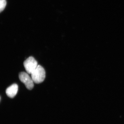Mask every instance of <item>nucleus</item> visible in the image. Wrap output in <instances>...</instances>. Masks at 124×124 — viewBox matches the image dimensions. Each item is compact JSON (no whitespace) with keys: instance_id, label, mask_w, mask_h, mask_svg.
I'll return each mask as SVG.
<instances>
[{"instance_id":"obj_3","label":"nucleus","mask_w":124,"mask_h":124,"mask_svg":"<svg viewBox=\"0 0 124 124\" xmlns=\"http://www.w3.org/2000/svg\"><path fill=\"white\" fill-rule=\"evenodd\" d=\"M20 80L25 85L28 89L31 90L34 87L33 81L31 77H30L28 73L22 72H20L19 75Z\"/></svg>"},{"instance_id":"obj_6","label":"nucleus","mask_w":124,"mask_h":124,"mask_svg":"<svg viewBox=\"0 0 124 124\" xmlns=\"http://www.w3.org/2000/svg\"></svg>"},{"instance_id":"obj_4","label":"nucleus","mask_w":124,"mask_h":124,"mask_svg":"<svg viewBox=\"0 0 124 124\" xmlns=\"http://www.w3.org/2000/svg\"><path fill=\"white\" fill-rule=\"evenodd\" d=\"M18 88V85L16 84H14L9 86L6 90V93L7 96L11 98L14 97L17 93Z\"/></svg>"},{"instance_id":"obj_2","label":"nucleus","mask_w":124,"mask_h":124,"mask_svg":"<svg viewBox=\"0 0 124 124\" xmlns=\"http://www.w3.org/2000/svg\"><path fill=\"white\" fill-rule=\"evenodd\" d=\"M23 65L27 73L29 74H31L38 66L37 61L32 57H29L25 60Z\"/></svg>"},{"instance_id":"obj_5","label":"nucleus","mask_w":124,"mask_h":124,"mask_svg":"<svg viewBox=\"0 0 124 124\" xmlns=\"http://www.w3.org/2000/svg\"><path fill=\"white\" fill-rule=\"evenodd\" d=\"M6 4L7 2L6 0H0V13L4 9Z\"/></svg>"},{"instance_id":"obj_1","label":"nucleus","mask_w":124,"mask_h":124,"mask_svg":"<svg viewBox=\"0 0 124 124\" xmlns=\"http://www.w3.org/2000/svg\"><path fill=\"white\" fill-rule=\"evenodd\" d=\"M31 75V77L34 83L40 84L43 82L45 78V71L43 67L38 65L35 70Z\"/></svg>"}]
</instances>
